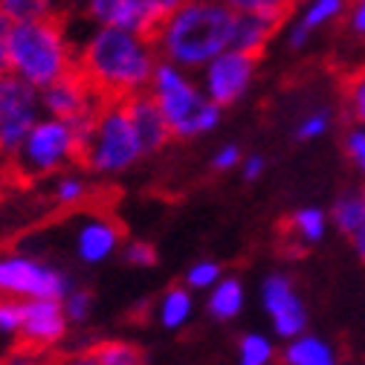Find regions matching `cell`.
Returning a JSON list of instances; mask_svg holds the SVG:
<instances>
[{"label":"cell","mask_w":365,"mask_h":365,"mask_svg":"<svg viewBox=\"0 0 365 365\" xmlns=\"http://www.w3.org/2000/svg\"><path fill=\"white\" fill-rule=\"evenodd\" d=\"M157 64V47L145 32L93 24L76 43V70L99 90L102 99H128L148 90Z\"/></svg>","instance_id":"obj_1"},{"label":"cell","mask_w":365,"mask_h":365,"mask_svg":"<svg viewBox=\"0 0 365 365\" xmlns=\"http://www.w3.org/2000/svg\"><path fill=\"white\" fill-rule=\"evenodd\" d=\"M232 26L235 12L223 0H189L160 18L151 41L163 61L197 73L232 47Z\"/></svg>","instance_id":"obj_2"},{"label":"cell","mask_w":365,"mask_h":365,"mask_svg":"<svg viewBox=\"0 0 365 365\" xmlns=\"http://www.w3.org/2000/svg\"><path fill=\"white\" fill-rule=\"evenodd\" d=\"M76 70V41L58 18L18 21L9 29L6 73L43 90Z\"/></svg>","instance_id":"obj_3"},{"label":"cell","mask_w":365,"mask_h":365,"mask_svg":"<svg viewBox=\"0 0 365 365\" xmlns=\"http://www.w3.org/2000/svg\"><path fill=\"white\" fill-rule=\"evenodd\" d=\"M148 93L171 130V140H197V136H206L220 125L223 108H217L203 93L195 73L171 61L160 58L148 84Z\"/></svg>","instance_id":"obj_4"},{"label":"cell","mask_w":365,"mask_h":365,"mask_svg":"<svg viewBox=\"0 0 365 365\" xmlns=\"http://www.w3.org/2000/svg\"><path fill=\"white\" fill-rule=\"evenodd\" d=\"M81 157H84L87 168L99 177L125 174L143 157H148L143 143H140V133H136V128L130 122L125 99H105L102 102L96 122L84 140Z\"/></svg>","instance_id":"obj_5"},{"label":"cell","mask_w":365,"mask_h":365,"mask_svg":"<svg viewBox=\"0 0 365 365\" xmlns=\"http://www.w3.org/2000/svg\"><path fill=\"white\" fill-rule=\"evenodd\" d=\"M81 148L84 140L73 128V122L58 116H41L26 133L21 148L12 154V163L24 180L50 177L64 171L76 157H81Z\"/></svg>","instance_id":"obj_6"},{"label":"cell","mask_w":365,"mask_h":365,"mask_svg":"<svg viewBox=\"0 0 365 365\" xmlns=\"http://www.w3.org/2000/svg\"><path fill=\"white\" fill-rule=\"evenodd\" d=\"M73 287L70 276L56 264L35 255H4L0 258V296L21 299H64Z\"/></svg>","instance_id":"obj_7"},{"label":"cell","mask_w":365,"mask_h":365,"mask_svg":"<svg viewBox=\"0 0 365 365\" xmlns=\"http://www.w3.org/2000/svg\"><path fill=\"white\" fill-rule=\"evenodd\" d=\"M255 73H258V56L230 47L220 56H215L203 70H197V81L203 93L217 108H232L250 93Z\"/></svg>","instance_id":"obj_8"},{"label":"cell","mask_w":365,"mask_h":365,"mask_svg":"<svg viewBox=\"0 0 365 365\" xmlns=\"http://www.w3.org/2000/svg\"><path fill=\"white\" fill-rule=\"evenodd\" d=\"M102 102H105L102 93L78 70H73L70 76H64V78H58L50 87L41 90L43 113L73 122V128L81 133V140H87V133L96 122V113H99Z\"/></svg>","instance_id":"obj_9"},{"label":"cell","mask_w":365,"mask_h":365,"mask_svg":"<svg viewBox=\"0 0 365 365\" xmlns=\"http://www.w3.org/2000/svg\"><path fill=\"white\" fill-rule=\"evenodd\" d=\"M41 90L15 78L4 76L0 81V154L12 157L32 125L41 119Z\"/></svg>","instance_id":"obj_10"},{"label":"cell","mask_w":365,"mask_h":365,"mask_svg":"<svg viewBox=\"0 0 365 365\" xmlns=\"http://www.w3.org/2000/svg\"><path fill=\"white\" fill-rule=\"evenodd\" d=\"M261 307L279 339H293L307 328V307L296 290V284L284 272H269L261 284Z\"/></svg>","instance_id":"obj_11"},{"label":"cell","mask_w":365,"mask_h":365,"mask_svg":"<svg viewBox=\"0 0 365 365\" xmlns=\"http://www.w3.org/2000/svg\"><path fill=\"white\" fill-rule=\"evenodd\" d=\"M21 336L29 345L50 348L64 339L67 334V316L61 299H21Z\"/></svg>","instance_id":"obj_12"},{"label":"cell","mask_w":365,"mask_h":365,"mask_svg":"<svg viewBox=\"0 0 365 365\" xmlns=\"http://www.w3.org/2000/svg\"><path fill=\"white\" fill-rule=\"evenodd\" d=\"M81 12L87 15L90 24L99 26H122L133 32L151 35L154 26L160 24V15L148 0H84Z\"/></svg>","instance_id":"obj_13"},{"label":"cell","mask_w":365,"mask_h":365,"mask_svg":"<svg viewBox=\"0 0 365 365\" xmlns=\"http://www.w3.org/2000/svg\"><path fill=\"white\" fill-rule=\"evenodd\" d=\"M122 247V230L116 226V220L105 217V215H87L78 220L76 232H73V250L76 258L81 264H105L108 258H113Z\"/></svg>","instance_id":"obj_14"},{"label":"cell","mask_w":365,"mask_h":365,"mask_svg":"<svg viewBox=\"0 0 365 365\" xmlns=\"http://www.w3.org/2000/svg\"><path fill=\"white\" fill-rule=\"evenodd\" d=\"M125 108L130 113V122L136 128V133H140V143L145 148V154H157L165 148V143L171 140V130L157 108V102L151 99L148 90H143V93H133L125 99Z\"/></svg>","instance_id":"obj_15"},{"label":"cell","mask_w":365,"mask_h":365,"mask_svg":"<svg viewBox=\"0 0 365 365\" xmlns=\"http://www.w3.org/2000/svg\"><path fill=\"white\" fill-rule=\"evenodd\" d=\"M279 26H282V21H276V18L255 15V12H244V15L235 12L232 47L244 50V53H252V56H261L269 47V41L276 38Z\"/></svg>","instance_id":"obj_16"},{"label":"cell","mask_w":365,"mask_h":365,"mask_svg":"<svg viewBox=\"0 0 365 365\" xmlns=\"http://www.w3.org/2000/svg\"><path fill=\"white\" fill-rule=\"evenodd\" d=\"M348 4L351 0H296V9H290V21H296L304 32H310L313 38L319 32H325L328 26L345 21L348 15Z\"/></svg>","instance_id":"obj_17"},{"label":"cell","mask_w":365,"mask_h":365,"mask_svg":"<svg viewBox=\"0 0 365 365\" xmlns=\"http://www.w3.org/2000/svg\"><path fill=\"white\" fill-rule=\"evenodd\" d=\"M282 359H284V365H339L334 345L322 336H313V334H299V336L287 339Z\"/></svg>","instance_id":"obj_18"},{"label":"cell","mask_w":365,"mask_h":365,"mask_svg":"<svg viewBox=\"0 0 365 365\" xmlns=\"http://www.w3.org/2000/svg\"><path fill=\"white\" fill-rule=\"evenodd\" d=\"M247 304V290L235 276H223L209 293H206V310L217 322H230V319L241 316Z\"/></svg>","instance_id":"obj_19"},{"label":"cell","mask_w":365,"mask_h":365,"mask_svg":"<svg viewBox=\"0 0 365 365\" xmlns=\"http://www.w3.org/2000/svg\"><path fill=\"white\" fill-rule=\"evenodd\" d=\"M331 226V215L319 206H302L287 217V232L299 247H313L325 241Z\"/></svg>","instance_id":"obj_20"},{"label":"cell","mask_w":365,"mask_h":365,"mask_svg":"<svg viewBox=\"0 0 365 365\" xmlns=\"http://www.w3.org/2000/svg\"><path fill=\"white\" fill-rule=\"evenodd\" d=\"M195 313V296L189 287H168L157 304V322L165 331H180L189 325V319Z\"/></svg>","instance_id":"obj_21"},{"label":"cell","mask_w":365,"mask_h":365,"mask_svg":"<svg viewBox=\"0 0 365 365\" xmlns=\"http://www.w3.org/2000/svg\"><path fill=\"white\" fill-rule=\"evenodd\" d=\"M90 195H93V182H90L87 174L78 171H58L56 182H53V203L56 206H81Z\"/></svg>","instance_id":"obj_22"},{"label":"cell","mask_w":365,"mask_h":365,"mask_svg":"<svg viewBox=\"0 0 365 365\" xmlns=\"http://www.w3.org/2000/svg\"><path fill=\"white\" fill-rule=\"evenodd\" d=\"M331 223L342 235H351L356 226L365 223V200L359 192H345L336 197L334 209H331Z\"/></svg>","instance_id":"obj_23"},{"label":"cell","mask_w":365,"mask_h":365,"mask_svg":"<svg viewBox=\"0 0 365 365\" xmlns=\"http://www.w3.org/2000/svg\"><path fill=\"white\" fill-rule=\"evenodd\" d=\"M58 0H0L4 15L18 24V21H38V18H56Z\"/></svg>","instance_id":"obj_24"},{"label":"cell","mask_w":365,"mask_h":365,"mask_svg":"<svg viewBox=\"0 0 365 365\" xmlns=\"http://www.w3.org/2000/svg\"><path fill=\"white\" fill-rule=\"evenodd\" d=\"M276 359V342L267 334H247L238 345V365H269Z\"/></svg>","instance_id":"obj_25"},{"label":"cell","mask_w":365,"mask_h":365,"mask_svg":"<svg viewBox=\"0 0 365 365\" xmlns=\"http://www.w3.org/2000/svg\"><path fill=\"white\" fill-rule=\"evenodd\" d=\"M331 125H334V113L328 108H313L296 122L293 133H296L299 143H313V140H322V136L331 130Z\"/></svg>","instance_id":"obj_26"},{"label":"cell","mask_w":365,"mask_h":365,"mask_svg":"<svg viewBox=\"0 0 365 365\" xmlns=\"http://www.w3.org/2000/svg\"><path fill=\"white\" fill-rule=\"evenodd\" d=\"M345 110L354 125L365 128V67L354 70L345 78Z\"/></svg>","instance_id":"obj_27"},{"label":"cell","mask_w":365,"mask_h":365,"mask_svg":"<svg viewBox=\"0 0 365 365\" xmlns=\"http://www.w3.org/2000/svg\"><path fill=\"white\" fill-rule=\"evenodd\" d=\"M232 12L244 15V12H255V15H267V18H276L284 24V18L293 9V0H223Z\"/></svg>","instance_id":"obj_28"},{"label":"cell","mask_w":365,"mask_h":365,"mask_svg":"<svg viewBox=\"0 0 365 365\" xmlns=\"http://www.w3.org/2000/svg\"><path fill=\"white\" fill-rule=\"evenodd\" d=\"M220 279H223V267H220L217 261H209V258L195 261V264L186 269V287H189L192 293H209Z\"/></svg>","instance_id":"obj_29"},{"label":"cell","mask_w":365,"mask_h":365,"mask_svg":"<svg viewBox=\"0 0 365 365\" xmlns=\"http://www.w3.org/2000/svg\"><path fill=\"white\" fill-rule=\"evenodd\" d=\"M93 354L99 356V365H145L143 351L130 342H105Z\"/></svg>","instance_id":"obj_30"},{"label":"cell","mask_w":365,"mask_h":365,"mask_svg":"<svg viewBox=\"0 0 365 365\" xmlns=\"http://www.w3.org/2000/svg\"><path fill=\"white\" fill-rule=\"evenodd\" d=\"M64 304V316H67V322L73 325H81L90 319V313H93V299H90L87 290H78V287H70L61 299Z\"/></svg>","instance_id":"obj_31"},{"label":"cell","mask_w":365,"mask_h":365,"mask_svg":"<svg viewBox=\"0 0 365 365\" xmlns=\"http://www.w3.org/2000/svg\"><path fill=\"white\" fill-rule=\"evenodd\" d=\"M345 154H348V160L356 165V171L365 177V128L354 125V128L345 133Z\"/></svg>","instance_id":"obj_32"},{"label":"cell","mask_w":365,"mask_h":365,"mask_svg":"<svg viewBox=\"0 0 365 365\" xmlns=\"http://www.w3.org/2000/svg\"><path fill=\"white\" fill-rule=\"evenodd\" d=\"M122 255H125V261L130 267H140V269H148V267L157 264V250L151 244H145V241H130L122 250Z\"/></svg>","instance_id":"obj_33"},{"label":"cell","mask_w":365,"mask_h":365,"mask_svg":"<svg viewBox=\"0 0 365 365\" xmlns=\"http://www.w3.org/2000/svg\"><path fill=\"white\" fill-rule=\"evenodd\" d=\"M21 331V304L0 299V336H15Z\"/></svg>","instance_id":"obj_34"},{"label":"cell","mask_w":365,"mask_h":365,"mask_svg":"<svg viewBox=\"0 0 365 365\" xmlns=\"http://www.w3.org/2000/svg\"><path fill=\"white\" fill-rule=\"evenodd\" d=\"M241 160H244V154H241V148H238L235 143H223V145L212 154V168H215V171H232V168L241 165Z\"/></svg>","instance_id":"obj_35"},{"label":"cell","mask_w":365,"mask_h":365,"mask_svg":"<svg viewBox=\"0 0 365 365\" xmlns=\"http://www.w3.org/2000/svg\"><path fill=\"white\" fill-rule=\"evenodd\" d=\"M345 26H348V32H351V35L365 38V0H351V4H348Z\"/></svg>","instance_id":"obj_36"},{"label":"cell","mask_w":365,"mask_h":365,"mask_svg":"<svg viewBox=\"0 0 365 365\" xmlns=\"http://www.w3.org/2000/svg\"><path fill=\"white\" fill-rule=\"evenodd\" d=\"M238 168H241V177H244L247 182H255V180L264 177V171H267V160H264L261 154H250V157L241 160Z\"/></svg>","instance_id":"obj_37"},{"label":"cell","mask_w":365,"mask_h":365,"mask_svg":"<svg viewBox=\"0 0 365 365\" xmlns=\"http://www.w3.org/2000/svg\"><path fill=\"white\" fill-rule=\"evenodd\" d=\"M9 29H12V21L4 15V9H0V76L6 73V43H9Z\"/></svg>","instance_id":"obj_38"},{"label":"cell","mask_w":365,"mask_h":365,"mask_svg":"<svg viewBox=\"0 0 365 365\" xmlns=\"http://www.w3.org/2000/svg\"><path fill=\"white\" fill-rule=\"evenodd\" d=\"M148 4L154 6V12L160 15V18H165L168 12H174L177 6H182V4H189V0H148Z\"/></svg>","instance_id":"obj_39"},{"label":"cell","mask_w":365,"mask_h":365,"mask_svg":"<svg viewBox=\"0 0 365 365\" xmlns=\"http://www.w3.org/2000/svg\"><path fill=\"white\" fill-rule=\"evenodd\" d=\"M351 238V244H354V250H356V255L365 261V223L362 226H356V230L348 235Z\"/></svg>","instance_id":"obj_40"},{"label":"cell","mask_w":365,"mask_h":365,"mask_svg":"<svg viewBox=\"0 0 365 365\" xmlns=\"http://www.w3.org/2000/svg\"><path fill=\"white\" fill-rule=\"evenodd\" d=\"M64 365H99V356L93 351H81V354H73Z\"/></svg>","instance_id":"obj_41"},{"label":"cell","mask_w":365,"mask_h":365,"mask_svg":"<svg viewBox=\"0 0 365 365\" xmlns=\"http://www.w3.org/2000/svg\"><path fill=\"white\" fill-rule=\"evenodd\" d=\"M61 6H67V9H81L84 6V0H58Z\"/></svg>","instance_id":"obj_42"},{"label":"cell","mask_w":365,"mask_h":365,"mask_svg":"<svg viewBox=\"0 0 365 365\" xmlns=\"http://www.w3.org/2000/svg\"><path fill=\"white\" fill-rule=\"evenodd\" d=\"M9 365H38V362H29V359H15V362H9Z\"/></svg>","instance_id":"obj_43"},{"label":"cell","mask_w":365,"mask_h":365,"mask_svg":"<svg viewBox=\"0 0 365 365\" xmlns=\"http://www.w3.org/2000/svg\"><path fill=\"white\" fill-rule=\"evenodd\" d=\"M359 195H362V200H365V186H362V189H359Z\"/></svg>","instance_id":"obj_44"},{"label":"cell","mask_w":365,"mask_h":365,"mask_svg":"<svg viewBox=\"0 0 365 365\" xmlns=\"http://www.w3.org/2000/svg\"><path fill=\"white\" fill-rule=\"evenodd\" d=\"M0 81H4V76H0Z\"/></svg>","instance_id":"obj_45"},{"label":"cell","mask_w":365,"mask_h":365,"mask_svg":"<svg viewBox=\"0 0 365 365\" xmlns=\"http://www.w3.org/2000/svg\"><path fill=\"white\" fill-rule=\"evenodd\" d=\"M293 4H296V0H293Z\"/></svg>","instance_id":"obj_46"}]
</instances>
